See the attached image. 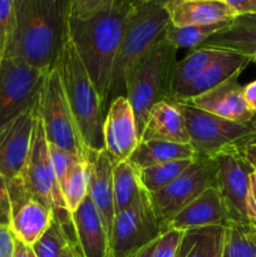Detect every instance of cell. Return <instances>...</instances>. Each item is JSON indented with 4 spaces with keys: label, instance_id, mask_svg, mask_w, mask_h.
<instances>
[{
    "label": "cell",
    "instance_id": "6da1fadb",
    "mask_svg": "<svg viewBox=\"0 0 256 257\" xmlns=\"http://www.w3.org/2000/svg\"><path fill=\"white\" fill-rule=\"evenodd\" d=\"M70 0H14V24L4 58L50 72L69 40Z\"/></svg>",
    "mask_w": 256,
    "mask_h": 257
},
{
    "label": "cell",
    "instance_id": "7a4b0ae2",
    "mask_svg": "<svg viewBox=\"0 0 256 257\" xmlns=\"http://www.w3.org/2000/svg\"><path fill=\"white\" fill-rule=\"evenodd\" d=\"M131 8L128 0H117L87 19L69 18V40L99 95L104 113L109 107L113 68Z\"/></svg>",
    "mask_w": 256,
    "mask_h": 257
},
{
    "label": "cell",
    "instance_id": "3957f363",
    "mask_svg": "<svg viewBox=\"0 0 256 257\" xmlns=\"http://www.w3.org/2000/svg\"><path fill=\"white\" fill-rule=\"evenodd\" d=\"M177 50L163 35L150 48L128 75L125 97L135 114L140 140L147 115L153 105L163 100H170Z\"/></svg>",
    "mask_w": 256,
    "mask_h": 257
},
{
    "label": "cell",
    "instance_id": "277c9868",
    "mask_svg": "<svg viewBox=\"0 0 256 257\" xmlns=\"http://www.w3.org/2000/svg\"><path fill=\"white\" fill-rule=\"evenodd\" d=\"M57 67L85 148L90 152H100L104 150V108L70 40L65 44Z\"/></svg>",
    "mask_w": 256,
    "mask_h": 257
},
{
    "label": "cell",
    "instance_id": "5b68a950",
    "mask_svg": "<svg viewBox=\"0 0 256 257\" xmlns=\"http://www.w3.org/2000/svg\"><path fill=\"white\" fill-rule=\"evenodd\" d=\"M170 24V15L163 4L155 2L132 3L113 68L109 104L119 95L125 97L131 70L165 35Z\"/></svg>",
    "mask_w": 256,
    "mask_h": 257
},
{
    "label": "cell",
    "instance_id": "8992f818",
    "mask_svg": "<svg viewBox=\"0 0 256 257\" xmlns=\"http://www.w3.org/2000/svg\"><path fill=\"white\" fill-rule=\"evenodd\" d=\"M182 112L191 147L196 157H215L217 153L237 147L256 133V118L238 123L205 112L186 102H175Z\"/></svg>",
    "mask_w": 256,
    "mask_h": 257
},
{
    "label": "cell",
    "instance_id": "52a82bcc",
    "mask_svg": "<svg viewBox=\"0 0 256 257\" xmlns=\"http://www.w3.org/2000/svg\"><path fill=\"white\" fill-rule=\"evenodd\" d=\"M39 117L49 145L87 158L88 150L72 114L58 67L48 72L39 99Z\"/></svg>",
    "mask_w": 256,
    "mask_h": 257
},
{
    "label": "cell",
    "instance_id": "ba28073f",
    "mask_svg": "<svg viewBox=\"0 0 256 257\" xmlns=\"http://www.w3.org/2000/svg\"><path fill=\"white\" fill-rule=\"evenodd\" d=\"M212 158L216 166L217 188L225 202L228 221L256 226L251 195V175L253 170L236 147L222 151Z\"/></svg>",
    "mask_w": 256,
    "mask_h": 257
},
{
    "label": "cell",
    "instance_id": "9c48e42d",
    "mask_svg": "<svg viewBox=\"0 0 256 257\" xmlns=\"http://www.w3.org/2000/svg\"><path fill=\"white\" fill-rule=\"evenodd\" d=\"M211 187H217L213 158L196 157L192 165L172 183L150 196L163 232L168 222L188 203Z\"/></svg>",
    "mask_w": 256,
    "mask_h": 257
},
{
    "label": "cell",
    "instance_id": "30bf717a",
    "mask_svg": "<svg viewBox=\"0 0 256 257\" xmlns=\"http://www.w3.org/2000/svg\"><path fill=\"white\" fill-rule=\"evenodd\" d=\"M162 233L150 196L145 193L130 207L115 213L109 233V257H128L157 241Z\"/></svg>",
    "mask_w": 256,
    "mask_h": 257
},
{
    "label": "cell",
    "instance_id": "8fae6325",
    "mask_svg": "<svg viewBox=\"0 0 256 257\" xmlns=\"http://www.w3.org/2000/svg\"><path fill=\"white\" fill-rule=\"evenodd\" d=\"M48 72L12 59H0V128L39 100Z\"/></svg>",
    "mask_w": 256,
    "mask_h": 257
},
{
    "label": "cell",
    "instance_id": "7c38bea8",
    "mask_svg": "<svg viewBox=\"0 0 256 257\" xmlns=\"http://www.w3.org/2000/svg\"><path fill=\"white\" fill-rule=\"evenodd\" d=\"M8 188L12 201L10 228L18 240L33 246L52 223V210L30 195L22 177L8 181Z\"/></svg>",
    "mask_w": 256,
    "mask_h": 257
},
{
    "label": "cell",
    "instance_id": "4fadbf2b",
    "mask_svg": "<svg viewBox=\"0 0 256 257\" xmlns=\"http://www.w3.org/2000/svg\"><path fill=\"white\" fill-rule=\"evenodd\" d=\"M38 112L39 100L0 128V173L8 181L20 177L24 171Z\"/></svg>",
    "mask_w": 256,
    "mask_h": 257
},
{
    "label": "cell",
    "instance_id": "5bb4252c",
    "mask_svg": "<svg viewBox=\"0 0 256 257\" xmlns=\"http://www.w3.org/2000/svg\"><path fill=\"white\" fill-rule=\"evenodd\" d=\"M104 150L112 165L128 161L140 143L137 124L127 97L119 95L110 102L103 125Z\"/></svg>",
    "mask_w": 256,
    "mask_h": 257
},
{
    "label": "cell",
    "instance_id": "9a60e30c",
    "mask_svg": "<svg viewBox=\"0 0 256 257\" xmlns=\"http://www.w3.org/2000/svg\"><path fill=\"white\" fill-rule=\"evenodd\" d=\"M238 77L240 75H236L208 92L186 100V103L225 119L251 123L256 115L246 107L242 94L243 87L238 83Z\"/></svg>",
    "mask_w": 256,
    "mask_h": 257
},
{
    "label": "cell",
    "instance_id": "2e32d148",
    "mask_svg": "<svg viewBox=\"0 0 256 257\" xmlns=\"http://www.w3.org/2000/svg\"><path fill=\"white\" fill-rule=\"evenodd\" d=\"M227 222L228 213L222 196L217 187H211L182 208L168 222L166 231H188L210 226H225Z\"/></svg>",
    "mask_w": 256,
    "mask_h": 257
},
{
    "label": "cell",
    "instance_id": "e0dca14e",
    "mask_svg": "<svg viewBox=\"0 0 256 257\" xmlns=\"http://www.w3.org/2000/svg\"><path fill=\"white\" fill-rule=\"evenodd\" d=\"M87 158L89 166L88 197L99 212L109 235L115 216L113 201V165L105 150L100 152L88 151Z\"/></svg>",
    "mask_w": 256,
    "mask_h": 257
},
{
    "label": "cell",
    "instance_id": "ac0fdd59",
    "mask_svg": "<svg viewBox=\"0 0 256 257\" xmlns=\"http://www.w3.org/2000/svg\"><path fill=\"white\" fill-rule=\"evenodd\" d=\"M78 247L83 257H109V235L90 198L72 213Z\"/></svg>",
    "mask_w": 256,
    "mask_h": 257
},
{
    "label": "cell",
    "instance_id": "d6986e66",
    "mask_svg": "<svg viewBox=\"0 0 256 257\" xmlns=\"http://www.w3.org/2000/svg\"><path fill=\"white\" fill-rule=\"evenodd\" d=\"M165 7L175 27L213 24L236 17L223 0H168Z\"/></svg>",
    "mask_w": 256,
    "mask_h": 257
},
{
    "label": "cell",
    "instance_id": "ffe728a7",
    "mask_svg": "<svg viewBox=\"0 0 256 257\" xmlns=\"http://www.w3.org/2000/svg\"><path fill=\"white\" fill-rule=\"evenodd\" d=\"M140 141L190 143L185 118L178 105L172 100H163L153 105Z\"/></svg>",
    "mask_w": 256,
    "mask_h": 257
},
{
    "label": "cell",
    "instance_id": "44dd1931",
    "mask_svg": "<svg viewBox=\"0 0 256 257\" xmlns=\"http://www.w3.org/2000/svg\"><path fill=\"white\" fill-rule=\"evenodd\" d=\"M250 63L251 58L246 55L222 50V53L193 80L190 87L186 88L185 92L175 102H186L208 92L226 80L240 75Z\"/></svg>",
    "mask_w": 256,
    "mask_h": 257
},
{
    "label": "cell",
    "instance_id": "7402d4cb",
    "mask_svg": "<svg viewBox=\"0 0 256 257\" xmlns=\"http://www.w3.org/2000/svg\"><path fill=\"white\" fill-rule=\"evenodd\" d=\"M200 47L235 52L251 58L256 53V14L236 15L227 27L215 33Z\"/></svg>",
    "mask_w": 256,
    "mask_h": 257
},
{
    "label": "cell",
    "instance_id": "603a6c76",
    "mask_svg": "<svg viewBox=\"0 0 256 257\" xmlns=\"http://www.w3.org/2000/svg\"><path fill=\"white\" fill-rule=\"evenodd\" d=\"M196 158L190 143H173L165 141H140L128 162L137 170L176 160Z\"/></svg>",
    "mask_w": 256,
    "mask_h": 257
},
{
    "label": "cell",
    "instance_id": "cb8c5ba5",
    "mask_svg": "<svg viewBox=\"0 0 256 257\" xmlns=\"http://www.w3.org/2000/svg\"><path fill=\"white\" fill-rule=\"evenodd\" d=\"M222 53L220 49L212 48H195L190 52L187 57L176 63L175 72L172 78L170 100L175 102L180 95L185 92L187 87L192 84L193 80Z\"/></svg>",
    "mask_w": 256,
    "mask_h": 257
},
{
    "label": "cell",
    "instance_id": "d4e9b609",
    "mask_svg": "<svg viewBox=\"0 0 256 257\" xmlns=\"http://www.w3.org/2000/svg\"><path fill=\"white\" fill-rule=\"evenodd\" d=\"M225 226L185 231L176 257H222Z\"/></svg>",
    "mask_w": 256,
    "mask_h": 257
},
{
    "label": "cell",
    "instance_id": "484cf974",
    "mask_svg": "<svg viewBox=\"0 0 256 257\" xmlns=\"http://www.w3.org/2000/svg\"><path fill=\"white\" fill-rule=\"evenodd\" d=\"M146 192L141 185L138 170L128 161L113 166V201L114 212L130 207Z\"/></svg>",
    "mask_w": 256,
    "mask_h": 257
},
{
    "label": "cell",
    "instance_id": "4316f807",
    "mask_svg": "<svg viewBox=\"0 0 256 257\" xmlns=\"http://www.w3.org/2000/svg\"><path fill=\"white\" fill-rule=\"evenodd\" d=\"M222 257H256V226L228 221L225 225Z\"/></svg>",
    "mask_w": 256,
    "mask_h": 257
},
{
    "label": "cell",
    "instance_id": "83f0119b",
    "mask_svg": "<svg viewBox=\"0 0 256 257\" xmlns=\"http://www.w3.org/2000/svg\"><path fill=\"white\" fill-rule=\"evenodd\" d=\"M193 161H195V158L176 160L138 170V176H140L143 190L148 195H152V193L163 190L170 183H172L176 178L180 177L192 165Z\"/></svg>",
    "mask_w": 256,
    "mask_h": 257
},
{
    "label": "cell",
    "instance_id": "f1b7e54d",
    "mask_svg": "<svg viewBox=\"0 0 256 257\" xmlns=\"http://www.w3.org/2000/svg\"><path fill=\"white\" fill-rule=\"evenodd\" d=\"M59 188L68 211L73 213L88 196V188H89L88 158L77 161L69 168L67 175L59 183Z\"/></svg>",
    "mask_w": 256,
    "mask_h": 257
},
{
    "label": "cell",
    "instance_id": "f546056e",
    "mask_svg": "<svg viewBox=\"0 0 256 257\" xmlns=\"http://www.w3.org/2000/svg\"><path fill=\"white\" fill-rule=\"evenodd\" d=\"M230 22L231 20L206 25H188V27H175V25L170 24L166 29L165 35L166 39L171 44L175 45L177 49H180V48L195 49V48L203 44L215 33L220 32L221 29L227 27Z\"/></svg>",
    "mask_w": 256,
    "mask_h": 257
},
{
    "label": "cell",
    "instance_id": "4dcf8cb0",
    "mask_svg": "<svg viewBox=\"0 0 256 257\" xmlns=\"http://www.w3.org/2000/svg\"><path fill=\"white\" fill-rule=\"evenodd\" d=\"M68 246H69V241L64 230L53 218L48 230L30 247L37 257H62Z\"/></svg>",
    "mask_w": 256,
    "mask_h": 257
},
{
    "label": "cell",
    "instance_id": "1f68e13d",
    "mask_svg": "<svg viewBox=\"0 0 256 257\" xmlns=\"http://www.w3.org/2000/svg\"><path fill=\"white\" fill-rule=\"evenodd\" d=\"M14 24V0H0V59L5 57Z\"/></svg>",
    "mask_w": 256,
    "mask_h": 257
},
{
    "label": "cell",
    "instance_id": "d6a6232c",
    "mask_svg": "<svg viewBox=\"0 0 256 257\" xmlns=\"http://www.w3.org/2000/svg\"><path fill=\"white\" fill-rule=\"evenodd\" d=\"M49 153H50V161H52L53 170H54L55 177H57L58 185L62 182L64 176L69 171V168L74 165L77 161L85 160V158H80L78 156L72 155V153L67 152V151L62 150V148L57 147V146L49 145Z\"/></svg>",
    "mask_w": 256,
    "mask_h": 257
},
{
    "label": "cell",
    "instance_id": "836d02e7",
    "mask_svg": "<svg viewBox=\"0 0 256 257\" xmlns=\"http://www.w3.org/2000/svg\"><path fill=\"white\" fill-rule=\"evenodd\" d=\"M117 0H70V17L87 19L112 7Z\"/></svg>",
    "mask_w": 256,
    "mask_h": 257
},
{
    "label": "cell",
    "instance_id": "e575fe53",
    "mask_svg": "<svg viewBox=\"0 0 256 257\" xmlns=\"http://www.w3.org/2000/svg\"><path fill=\"white\" fill-rule=\"evenodd\" d=\"M185 231L168 230L161 235L153 250L152 257H176Z\"/></svg>",
    "mask_w": 256,
    "mask_h": 257
},
{
    "label": "cell",
    "instance_id": "d590c367",
    "mask_svg": "<svg viewBox=\"0 0 256 257\" xmlns=\"http://www.w3.org/2000/svg\"><path fill=\"white\" fill-rule=\"evenodd\" d=\"M12 222V201L8 180L0 173V226H10Z\"/></svg>",
    "mask_w": 256,
    "mask_h": 257
},
{
    "label": "cell",
    "instance_id": "8d00e7d4",
    "mask_svg": "<svg viewBox=\"0 0 256 257\" xmlns=\"http://www.w3.org/2000/svg\"><path fill=\"white\" fill-rule=\"evenodd\" d=\"M15 241L10 226H0V257H14Z\"/></svg>",
    "mask_w": 256,
    "mask_h": 257
},
{
    "label": "cell",
    "instance_id": "74e56055",
    "mask_svg": "<svg viewBox=\"0 0 256 257\" xmlns=\"http://www.w3.org/2000/svg\"><path fill=\"white\" fill-rule=\"evenodd\" d=\"M236 148L241 153V156L245 158L246 162L250 165L253 172H256V133L251 136L250 138H247L245 142H242Z\"/></svg>",
    "mask_w": 256,
    "mask_h": 257
},
{
    "label": "cell",
    "instance_id": "f35d334b",
    "mask_svg": "<svg viewBox=\"0 0 256 257\" xmlns=\"http://www.w3.org/2000/svg\"><path fill=\"white\" fill-rule=\"evenodd\" d=\"M236 15L256 14V0H223Z\"/></svg>",
    "mask_w": 256,
    "mask_h": 257
},
{
    "label": "cell",
    "instance_id": "ab89813d",
    "mask_svg": "<svg viewBox=\"0 0 256 257\" xmlns=\"http://www.w3.org/2000/svg\"><path fill=\"white\" fill-rule=\"evenodd\" d=\"M243 100L246 103V107L248 108L251 113L256 115V80L248 83L242 89Z\"/></svg>",
    "mask_w": 256,
    "mask_h": 257
},
{
    "label": "cell",
    "instance_id": "60d3db41",
    "mask_svg": "<svg viewBox=\"0 0 256 257\" xmlns=\"http://www.w3.org/2000/svg\"><path fill=\"white\" fill-rule=\"evenodd\" d=\"M157 241H155V242L150 243V245H148V246H146V247L141 248V250H138L137 252L132 253V255H130L128 257H152L153 250H155V246H156V243H157Z\"/></svg>",
    "mask_w": 256,
    "mask_h": 257
},
{
    "label": "cell",
    "instance_id": "b9f144b4",
    "mask_svg": "<svg viewBox=\"0 0 256 257\" xmlns=\"http://www.w3.org/2000/svg\"><path fill=\"white\" fill-rule=\"evenodd\" d=\"M14 257H28V246L23 243L22 241H15V253Z\"/></svg>",
    "mask_w": 256,
    "mask_h": 257
},
{
    "label": "cell",
    "instance_id": "7bdbcfd3",
    "mask_svg": "<svg viewBox=\"0 0 256 257\" xmlns=\"http://www.w3.org/2000/svg\"><path fill=\"white\" fill-rule=\"evenodd\" d=\"M251 195H252L253 210H255L256 217V172H252V175H251Z\"/></svg>",
    "mask_w": 256,
    "mask_h": 257
},
{
    "label": "cell",
    "instance_id": "ee69618b",
    "mask_svg": "<svg viewBox=\"0 0 256 257\" xmlns=\"http://www.w3.org/2000/svg\"><path fill=\"white\" fill-rule=\"evenodd\" d=\"M147 2H155V3H160V4L166 5L168 0H133L132 3H147Z\"/></svg>",
    "mask_w": 256,
    "mask_h": 257
},
{
    "label": "cell",
    "instance_id": "f6af8a7d",
    "mask_svg": "<svg viewBox=\"0 0 256 257\" xmlns=\"http://www.w3.org/2000/svg\"><path fill=\"white\" fill-rule=\"evenodd\" d=\"M70 247H72V250H73V257H83L82 253H80L79 247H78V246H70Z\"/></svg>",
    "mask_w": 256,
    "mask_h": 257
},
{
    "label": "cell",
    "instance_id": "bcb514c9",
    "mask_svg": "<svg viewBox=\"0 0 256 257\" xmlns=\"http://www.w3.org/2000/svg\"><path fill=\"white\" fill-rule=\"evenodd\" d=\"M62 257H73V250H72V247H70V246H68V247L65 248Z\"/></svg>",
    "mask_w": 256,
    "mask_h": 257
},
{
    "label": "cell",
    "instance_id": "7dc6e473",
    "mask_svg": "<svg viewBox=\"0 0 256 257\" xmlns=\"http://www.w3.org/2000/svg\"><path fill=\"white\" fill-rule=\"evenodd\" d=\"M28 257H37V256H35V253L33 252V250H32V247H30V246H28Z\"/></svg>",
    "mask_w": 256,
    "mask_h": 257
},
{
    "label": "cell",
    "instance_id": "c3c4849f",
    "mask_svg": "<svg viewBox=\"0 0 256 257\" xmlns=\"http://www.w3.org/2000/svg\"><path fill=\"white\" fill-rule=\"evenodd\" d=\"M251 62L255 63V64H256V53L252 55V57H251Z\"/></svg>",
    "mask_w": 256,
    "mask_h": 257
},
{
    "label": "cell",
    "instance_id": "681fc988",
    "mask_svg": "<svg viewBox=\"0 0 256 257\" xmlns=\"http://www.w3.org/2000/svg\"><path fill=\"white\" fill-rule=\"evenodd\" d=\"M128 2H131V3H132V2H133V0H128Z\"/></svg>",
    "mask_w": 256,
    "mask_h": 257
}]
</instances>
